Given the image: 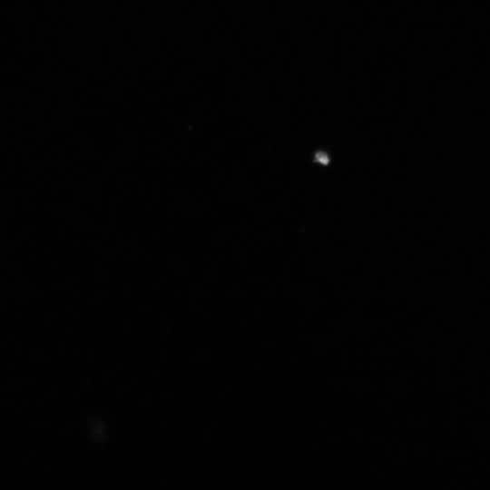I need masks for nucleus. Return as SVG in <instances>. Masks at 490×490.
Returning a JSON list of instances; mask_svg holds the SVG:
<instances>
[]
</instances>
